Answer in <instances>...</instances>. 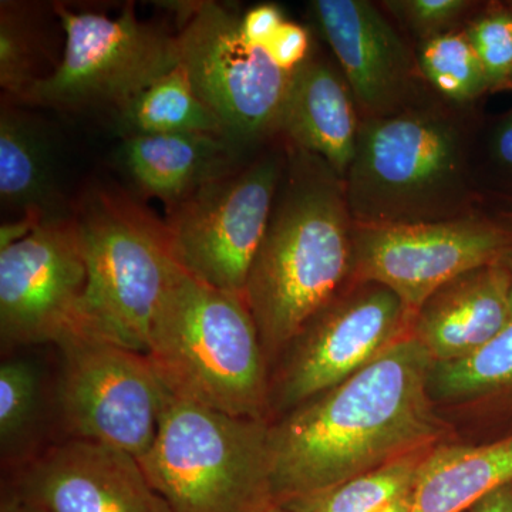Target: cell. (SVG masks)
<instances>
[{"label": "cell", "instance_id": "cell-1", "mask_svg": "<svg viewBox=\"0 0 512 512\" xmlns=\"http://www.w3.org/2000/svg\"><path fill=\"white\" fill-rule=\"evenodd\" d=\"M433 366L407 336L355 376L271 421L275 504L292 507L436 446L444 429L430 396Z\"/></svg>", "mask_w": 512, "mask_h": 512}, {"label": "cell", "instance_id": "cell-2", "mask_svg": "<svg viewBox=\"0 0 512 512\" xmlns=\"http://www.w3.org/2000/svg\"><path fill=\"white\" fill-rule=\"evenodd\" d=\"M353 231L342 178L319 157L289 148L244 292L268 365L345 288L353 271Z\"/></svg>", "mask_w": 512, "mask_h": 512}, {"label": "cell", "instance_id": "cell-3", "mask_svg": "<svg viewBox=\"0 0 512 512\" xmlns=\"http://www.w3.org/2000/svg\"><path fill=\"white\" fill-rule=\"evenodd\" d=\"M146 355L178 399L269 420L271 375L244 296L178 268L151 322Z\"/></svg>", "mask_w": 512, "mask_h": 512}, {"label": "cell", "instance_id": "cell-4", "mask_svg": "<svg viewBox=\"0 0 512 512\" xmlns=\"http://www.w3.org/2000/svg\"><path fill=\"white\" fill-rule=\"evenodd\" d=\"M343 184L359 227L471 214L463 124L447 111L424 104L394 116L363 119Z\"/></svg>", "mask_w": 512, "mask_h": 512}, {"label": "cell", "instance_id": "cell-5", "mask_svg": "<svg viewBox=\"0 0 512 512\" xmlns=\"http://www.w3.org/2000/svg\"><path fill=\"white\" fill-rule=\"evenodd\" d=\"M269 420L229 416L168 393L144 473L173 512L274 507Z\"/></svg>", "mask_w": 512, "mask_h": 512}, {"label": "cell", "instance_id": "cell-6", "mask_svg": "<svg viewBox=\"0 0 512 512\" xmlns=\"http://www.w3.org/2000/svg\"><path fill=\"white\" fill-rule=\"evenodd\" d=\"M87 285L83 325L147 353L151 322L180 265L165 222L120 191H90L74 215Z\"/></svg>", "mask_w": 512, "mask_h": 512}, {"label": "cell", "instance_id": "cell-7", "mask_svg": "<svg viewBox=\"0 0 512 512\" xmlns=\"http://www.w3.org/2000/svg\"><path fill=\"white\" fill-rule=\"evenodd\" d=\"M177 35L180 63L195 90L242 150L278 133L289 86L298 67L285 60L281 35L255 28L231 6L183 3Z\"/></svg>", "mask_w": 512, "mask_h": 512}, {"label": "cell", "instance_id": "cell-8", "mask_svg": "<svg viewBox=\"0 0 512 512\" xmlns=\"http://www.w3.org/2000/svg\"><path fill=\"white\" fill-rule=\"evenodd\" d=\"M52 348L59 441H94L137 460L146 456L170 393L150 357L86 326Z\"/></svg>", "mask_w": 512, "mask_h": 512}, {"label": "cell", "instance_id": "cell-9", "mask_svg": "<svg viewBox=\"0 0 512 512\" xmlns=\"http://www.w3.org/2000/svg\"><path fill=\"white\" fill-rule=\"evenodd\" d=\"M62 60L33 87L25 103L59 110L113 109L180 64L177 36L141 22L133 6L117 16L56 5Z\"/></svg>", "mask_w": 512, "mask_h": 512}, {"label": "cell", "instance_id": "cell-10", "mask_svg": "<svg viewBox=\"0 0 512 512\" xmlns=\"http://www.w3.org/2000/svg\"><path fill=\"white\" fill-rule=\"evenodd\" d=\"M286 163L288 156L278 151L265 154L168 210L165 224L177 264L204 284L244 296Z\"/></svg>", "mask_w": 512, "mask_h": 512}, {"label": "cell", "instance_id": "cell-11", "mask_svg": "<svg viewBox=\"0 0 512 512\" xmlns=\"http://www.w3.org/2000/svg\"><path fill=\"white\" fill-rule=\"evenodd\" d=\"M356 282L320 309L282 353L271 377L269 414L284 416L412 335L413 313L396 293L375 282Z\"/></svg>", "mask_w": 512, "mask_h": 512}, {"label": "cell", "instance_id": "cell-12", "mask_svg": "<svg viewBox=\"0 0 512 512\" xmlns=\"http://www.w3.org/2000/svg\"><path fill=\"white\" fill-rule=\"evenodd\" d=\"M87 285L74 218L49 220L22 241L0 249V346H53L82 328Z\"/></svg>", "mask_w": 512, "mask_h": 512}, {"label": "cell", "instance_id": "cell-13", "mask_svg": "<svg viewBox=\"0 0 512 512\" xmlns=\"http://www.w3.org/2000/svg\"><path fill=\"white\" fill-rule=\"evenodd\" d=\"M512 248V232L474 214L453 220L359 227L352 278L396 293L413 316L433 293Z\"/></svg>", "mask_w": 512, "mask_h": 512}, {"label": "cell", "instance_id": "cell-14", "mask_svg": "<svg viewBox=\"0 0 512 512\" xmlns=\"http://www.w3.org/2000/svg\"><path fill=\"white\" fill-rule=\"evenodd\" d=\"M2 493L45 512H173L136 457L87 440L57 441L2 474Z\"/></svg>", "mask_w": 512, "mask_h": 512}, {"label": "cell", "instance_id": "cell-15", "mask_svg": "<svg viewBox=\"0 0 512 512\" xmlns=\"http://www.w3.org/2000/svg\"><path fill=\"white\" fill-rule=\"evenodd\" d=\"M309 9L363 119L394 116L421 104L416 56L377 6L365 0H315Z\"/></svg>", "mask_w": 512, "mask_h": 512}, {"label": "cell", "instance_id": "cell-16", "mask_svg": "<svg viewBox=\"0 0 512 512\" xmlns=\"http://www.w3.org/2000/svg\"><path fill=\"white\" fill-rule=\"evenodd\" d=\"M511 320L510 275L500 259L433 293L414 315L412 336L434 363L453 362L483 348Z\"/></svg>", "mask_w": 512, "mask_h": 512}, {"label": "cell", "instance_id": "cell-17", "mask_svg": "<svg viewBox=\"0 0 512 512\" xmlns=\"http://www.w3.org/2000/svg\"><path fill=\"white\" fill-rule=\"evenodd\" d=\"M362 121L356 101L338 67L311 53L298 67L282 109L278 133L299 148L325 161L345 180Z\"/></svg>", "mask_w": 512, "mask_h": 512}, {"label": "cell", "instance_id": "cell-18", "mask_svg": "<svg viewBox=\"0 0 512 512\" xmlns=\"http://www.w3.org/2000/svg\"><path fill=\"white\" fill-rule=\"evenodd\" d=\"M244 150L221 134H158L123 138L120 163L141 194L168 210L202 185L238 170Z\"/></svg>", "mask_w": 512, "mask_h": 512}, {"label": "cell", "instance_id": "cell-19", "mask_svg": "<svg viewBox=\"0 0 512 512\" xmlns=\"http://www.w3.org/2000/svg\"><path fill=\"white\" fill-rule=\"evenodd\" d=\"M2 355L0 363V461L2 474L18 470L59 441L55 362L29 353Z\"/></svg>", "mask_w": 512, "mask_h": 512}, {"label": "cell", "instance_id": "cell-20", "mask_svg": "<svg viewBox=\"0 0 512 512\" xmlns=\"http://www.w3.org/2000/svg\"><path fill=\"white\" fill-rule=\"evenodd\" d=\"M512 483V436L484 444H436L419 468L410 512H467Z\"/></svg>", "mask_w": 512, "mask_h": 512}, {"label": "cell", "instance_id": "cell-21", "mask_svg": "<svg viewBox=\"0 0 512 512\" xmlns=\"http://www.w3.org/2000/svg\"><path fill=\"white\" fill-rule=\"evenodd\" d=\"M0 200L19 217H66L49 133L36 117L10 104L0 111Z\"/></svg>", "mask_w": 512, "mask_h": 512}, {"label": "cell", "instance_id": "cell-22", "mask_svg": "<svg viewBox=\"0 0 512 512\" xmlns=\"http://www.w3.org/2000/svg\"><path fill=\"white\" fill-rule=\"evenodd\" d=\"M114 120L123 138L185 133L227 137L181 63L114 111Z\"/></svg>", "mask_w": 512, "mask_h": 512}, {"label": "cell", "instance_id": "cell-23", "mask_svg": "<svg viewBox=\"0 0 512 512\" xmlns=\"http://www.w3.org/2000/svg\"><path fill=\"white\" fill-rule=\"evenodd\" d=\"M430 396L446 403H470L512 394V320L493 340L463 359L434 363Z\"/></svg>", "mask_w": 512, "mask_h": 512}, {"label": "cell", "instance_id": "cell-24", "mask_svg": "<svg viewBox=\"0 0 512 512\" xmlns=\"http://www.w3.org/2000/svg\"><path fill=\"white\" fill-rule=\"evenodd\" d=\"M433 447L397 458L311 500L285 508L293 512H382L412 493L421 463Z\"/></svg>", "mask_w": 512, "mask_h": 512}, {"label": "cell", "instance_id": "cell-25", "mask_svg": "<svg viewBox=\"0 0 512 512\" xmlns=\"http://www.w3.org/2000/svg\"><path fill=\"white\" fill-rule=\"evenodd\" d=\"M416 60L421 76L448 103H473L488 92L483 66L464 29L420 43Z\"/></svg>", "mask_w": 512, "mask_h": 512}, {"label": "cell", "instance_id": "cell-26", "mask_svg": "<svg viewBox=\"0 0 512 512\" xmlns=\"http://www.w3.org/2000/svg\"><path fill=\"white\" fill-rule=\"evenodd\" d=\"M40 35L28 6L2 2L0 8V86L8 97L26 101L43 79L39 72Z\"/></svg>", "mask_w": 512, "mask_h": 512}, {"label": "cell", "instance_id": "cell-27", "mask_svg": "<svg viewBox=\"0 0 512 512\" xmlns=\"http://www.w3.org/2000/svg\"><path fill=\"white\" fill-rule=\"evenodd\" d=\"M464 30L483 66L488 92L512 90V10H490Z\"/></svg>", "mask_w": 512, "mask_h": 512}, {"label": "cell", "instance_id": "cell-28", "mask_svg": "<svg viewBox=\"0 0 512 512\" xmlns=\"http://www.w3.org/2000/svg\"><path fill=\"white\" fill-rule=\"evenodd\" d=\"M383 5L423 43L456 30L458 22L474 3L467 0H392Z\"/></svg>", "mask_w": 512, "mask_h": 512}, {"label": "cell", "instance_id": "cell-29", "mask_svg": "<svg viewBox=\"0 0 512 512\" xmlns=\"http://www.w3.org/2000/svg\"><path fill=\"white\" fill-rule=\"evenodd\" d=\"M43 222L45 220L35 214H26L18 217L16 221L3 222L2 227H0V249L8 248L15 242L29 237Z\"/></svg>", "mask_w": 512, "mask_h": 512}, {"label": "cell", "instance_id": "cell-30", "mask_svg": "<svg viewBox=\"0 0 512 512\" xmlns=\"http://www.w3.org/2000/svg\"><path fill=\"white\" fill-rule=\"evenodd\" d=\"M491 150L495 160L512 171V110L495 127Z\"/></svg>", "mask_w": 512, "mask_h": 512}, {"label": "cell", "instance_id": "cell-31", "mask_svg": "<svg viewBox=\"0 0 512 512\" xmlns=\"http://www.w3.org/2000/svg\"><path fill=\"white\" fill-rule=\"evenodd\" d=\"M467 512H512V483L491 491Z\"/></svg>", "mask_w": 512, "mask_h": 512}, {"label": "cell", "instance_id": "cell-32", "mask_svg": "<svg viewBox=\"0 0 512 512\" xmlns=\"http://www.w3.org/2000/svg\"><path fill=\"white\" fill-rule=\"evenodd\" d=\"M0 512H45L35 505L25 503V501L19 500L18 497L13 495L2 493L0 497Z\"/></svg>", "mask_w": 512, "mask_h": 512}, {"label": "cell", "instance_id": "cell-33", "mask_svg": "<svg viewBox=\"0 0 512 512\" xmlns=\"http://www.w3.org/2000/svg\"><path fill=\"white\" fill-rule=\"evenodd\" d=\"M412 495L413 491L410 494L404 495L403 498H400V500H397L396 503H393L382 512H410V508H412Z\"/></svg>", "mask_w": 512, "mask_h": 512}, {"label": "cell", "instance_id": "cell-34", "mask_svg": "<svg viewBox=\"0 0 512 512\" xmlns=\"http://www.w3.org/2000/svg\"><path fill=\"white\" fill-rule=\"evenodd\" d=\"M505 268H507L508 275H510V309L512 316V248L501 258Z\"/></svg>", "mask_w": 512, "mask_h": 512}, {"label": "cell", "instance_id": "cell-35", "mask_svg": "<svg viewBox=\"0 0 512 512\" xmlns=\"http://www.w3.org/2000/svg\"><path fill=\"white\" fill-rule=\"evenodd\" d=\"M266 512H293L288 510V508L282 507V505H274V507L269 508Z\"/></svg>", "mask_w": 512, "mask_h": 512}]
</instances>
